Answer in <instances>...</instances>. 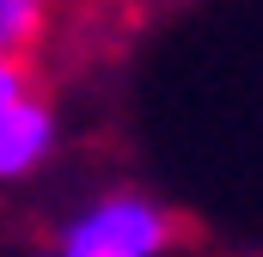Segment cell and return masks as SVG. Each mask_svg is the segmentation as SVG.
Returning a JSON list of instances; mask_svg holds the SVG:
<instances>
[{
  "mask_svg": "<svg viewBox=\"0 0 263 257\" xmlns=\"http://www.w3.org/2000/svg\"><path fill=\"white\" fill-rule=\"evenodd\" d=\"M172 214L147 196H98L80 208L55 239V257H165L172 251Z\"/></svg>",
  "mask_w": 263,
  "mask_h": 257,
  "instance_id": "6da1fadb",
  "label": "cell"
},
{
  "mask_svg": "<svg viewBox=\"0 0 263 257\" xmlns=\"http://www.w3.org/2000/svg\"><path fill=\"white\" fill-rule=\"evenodd\" d=\"M49 153H55V111L49 104H37L31 92L0 104V184L31 178Z\"/></svg>",
  "mask_w": 263,
  "mask_h": 257,
  "instance_id": "7a4b0ae2",
  "label": "cell"
},
{
  "mask_svg": "<svg viewBox=\"0 0 263 257\" xmlns=\"http://www.w3.org/2000/svg\"><path fill=\"white\" fill-rule=\"evenodd\" d=\"M31 257H55V251H31Z\"/></svg>",
  "mask_w": 263,
  "mask_h": 257,
  "instance_id": "5b68a950",
  "label": "cell"
},
{
  "mask_svg": "<svg viewBox=\"0 0 263 257\" xmlns=\"http://www.w3.org/2000/svg\"><path fill=\"white\" fill-rule=\"evenodd\" d=\"M43 12H49V0H0V56H6V62L37 43Z\"/></svg>",
  "mask_w": 263,
  "mask_h": 257,
  "instance_id": "3957f363",
  "label": "cell"
},
{
  "mask_svg": "<svg viewBox=\"0 0 263 257\" xmlns=\"http://www.w3.org/2000/svg\"><path fill=\"white\" fill-rule=\"evenodd\" d=\"M12 98H25V74H18V62L0 56V104H12Z\"/></svg>",
  "mask_w": 263,
  "mask_h": 257,
  "instance_id": "277c9868",
  "label": "cell"
}]
</instances>
